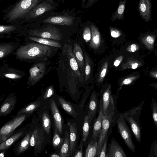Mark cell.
<instances>
[{
  "label": "cell",
  "mask_w": 157,
  "mask_h": 157,
  "mask_svg": "<svg viewBox=\"0 0 157 157\" xmlns=\"http://www.w3.org/2000/svg\"><path fill=\"white\" fill-rule=\"evenodd\" d=\"M17 29L14 25H1L0 26V34L9 33L13 32Z\"/></svg>",
  "instance_id": "obj_41"
},
{
  "label": "cell",
  "mask_w": 157,
  "mask_h": 157,
  "mask_svg": "<svg viewBox=\"0 0 157 157\" xmlns=\"http://www.w3.org/2000/svg\"><path fill=\"white\" fill-rule=\"evenodd\" d=\"M45 25L40 28L29 30V35L36 37L52 40H61L62 35L59 30L54 25L45 24Z\"/></svg>",
  "instance_id": "obj_5"
},
{
  "label": "cell",
  "mask_w": 157,
  "mask_h": 157,
  "mask_svg": "<svg viewBox=\"0 0 157 157\" xmlns=\"http://www.w3.org/2000/svg\"><path fill=\"white\" fill-rule=\"evenodd\" d=\"M29 38L37 43L56 48H60L61 44L56 40L39 37L36 36H29Z\"/></svg>",
  "instance_id": "obj_28"
},
{
  "label": "cell",
  "mask_w": 157,
  "mask_h": 157,
  "mask_svg": "<svg viewBox=\"0 0 157 157\" xmlns=\"http://www.w3.org/2000/svg\"><path fill=\"white\" fill-rule=\"evenodd\" d=\"M119 132L129 150L136 153V147L132 137V132L127 125L124 116L121 113L117 121Z\"/></svg>",
  "instance_id": "obj_7"
},
{
  "label": "cell",
  "mask_w": 157,
  "mask_h": 157,
  "mask_svg": "<svg viewBox=\"0 0 157 157\" xmlns=\"http://www.w3.org/2000/svg\"><path fill=\"white\" fill-rule=\"evenodd\" d=\"M126 1V0L120 1L117 9L111 17V20L114 21L116 19L123 20Z\"/></svg>",
  "instance_id": "obj_31"
},
{
  "label": "cell",
  "mask_w": 157,
  "mask_h": 157,
  "mask_svg": "<svg viewBox=\"0 0 157 157\" xmlns=\"http://www.w3.org/2000/svg\"><path fill=\"white\" fill-rule=\"evenodd\" d=\"M45 65L43 62L33 65L29 70V80L32 85L35 84L43 77L45 71Z\"/></svg>",
  "instance_id": "obj_11"
},
{
  "label": "cell",
  "mask_w": 157,
  "mask_h": 157,
  "mask_svg": "<svg viewBox=\"0 0 157 157\" xmlns=\"http://www.w3.org/2000/svg\"><path fill=\"white\" fill-rule=\"evenodd\" d=\"M66 52L68 57L69 65L74 73L76 78L81 82L83 81V77L80 73L78 69V66L74 54L72 52V47L70 45L67 48Z\"/></svg>",
  "instance_id": "obj_12"
},
{
  "label": "cell",
  "mask_w": 157,
  "mask_h": 157,
  "mask_svg": "<svg viewBox=\"0 0 157 157\" xmlns=\"http://www.w3.org/2000/svg\"><path fill=\"white\" fill-rule=\"evenodd\" d=\"M139 48L138 45L136 44H132L127 48L126 50L129 52H134L137 51Z\"/></svg>",
  "instance_id": "obj_48"
},
{
  "label": "cell",
  "mask_w": 157,
  "mask_h": 157,
  "mask_svg": "<svg viewBox=\"0 0 157 157\" xmlns=\"http://www.w3.org/2000/svg\"><path fill=\"white\" fill-rule=\"evenodd\" d=\"M139 10L141 17L146 21L151 17V6L150 0H140Z\"/></svg>",
  "instance_id": "obj_17"
},
{
  "label": "cell",
  "mask_w": 157,
  "mask_h": 157,
  "mask_svg": "<svg viewBox=\"0 0 157 157\" xmlns=\"http://www.w3.org/2000/svg\"><path fill=\"white\" fill-rule=\"evenodd\" d=\"M54 127V133L52 139L53 145L55 148H60L63 142L64 139L60 137L57 128L55 126Z\"/></svg>",
  "instance_id": "obj_37"
},
{
  "label": "cell",
  "mask_w": 157,
  "mask_h": 157,
  "mask_svg": "<svg viewBox=\"0 0 157 157\" xmlns=\"http://www.w3.org/2000/svg\"><path fill=\"white\" fill-rule=\"evenodd\" d=\"M16 97L14 95H9L2 103L0 109V116L8 115L14 109L16 103Z\"/></svg>",
  "instance_id": "obj_15"
},
{
  "label": "cell",
  "mask_w": 157,
  "mask_h": 157,
  "mask_svg": "<svg viewBox=\"0 0 157 157\" xmlns=\"http://www.w3.org/2000/svg\"><path fill=\"white\" fill-rule=\"evenodd\" d=\"M40 106V102L39 101L31 102L22 108L17 113V115L22 114H29L32 113Z\"/></svg>",
  "instance_id": "obj_29"
},
{
  "label": "cell",
  "mask_w": 157,
  "mask_h": 157,
  "mask_svg": "<svg viewBox=\"0 0 157 157\" xmlns=\"http://www.w3.org/2000/svg\"><path fill=\"white\" fill-rule=\"evenodd\" d=\"M43 24L53 25L70 26L74 22V17L71 16L61 14L60 12H54L51 14L40 22Z\"/></svg>",
  "instance_id": "obj_9"
},
{
  "label": "cell",
  "mask_w": 157,
  "mask_h": 157,
  "mask_svg": "<svg viewBox=\"0 0 157 157\" xmlns=\"http://www.w3.org/2000/svg\"><path fill=\"white\" fill-rule=\"evenodd\" d=\"M44 0H19L4 11L3 20L7 23L24 22L26 15Z\"/></svg>",
  "instance_id": "obj_1"
},
{
  "label": "cell",
  "mask_w": 157,
  "mask_h": 157,
  "mask_svg": "<svg viewBox=\"0 0 157 157\" xmlns=\"http://www.w3.org/2000/svg\"><path fill=\"white\" fill-rule=\"evenodd\" d=\"M151 109L154 125L157 128V102L153 97L151 98Z\"/></svg>",
  "instance_id": "obj_38"
},
{
  "label": "cell",
  "mask_w": 157,
  "mask_h": 157,
  "mask_svg": "<svg viewBox=\"0 0 157 157\" xmlns=\"http://www.w3.org/2000/svg\"><path fill=\"white\" fill-rule=\"evenodd\" d=\"M60 157H69L71 155L70 149V135L68 132H65L64 141L59 151Z\"/></svg>",
  "instance_id": "obj_23"
},
{
  "label": "cell",
  "mask_w": 157,
  "mask_h": 157,
  "mask_svg": "<svg viewBox=\"0 0 157 157\" xmlns=\"http://www.w3.org/2000/svg\"><path fill=\"white\" fill-rule=\"evenodd\" d=\"M156 94H157V93Z\"/></svg>",
  "instance_id": "obj_57"
},
{
  "label": "cell",
  "mask_w": 157,
  "mask_h": 157,
  "mask_svg": "<svg viewBox=\"0 0 157 157\" xmlns=\"http://www.w3.org/2000/svg\"><path fill=\"white\" fill-rule=\"evenodd\" d=\"M5 77L13 79H19L21 78V76L19 75L14 73H7L4 75Z\"/></svg>",
  "instance_id": "obj_51"
},
{
  "label": "cell",
  "mask_w": 157,
  "mask_h": 157,
  "mask_svg": "<svg viewBox=\"0 0 157 157\" xmlns=\"http://www.w3.org/2000/svg\"><path fill=\"white\" fill-rule=\"evenodd\" d=\"M155 37L154 35L147 34L140 38V41L149 50H152L154 47Z\"/></svg>",
  "instance_id": "obj_30"
},
{
  "label": "cell",
  "mask_w": 157,
  "mask_h": 157,
  "mask_svg": "<svg viewBox=\"0 0 157 157\" xmlns=\"http://www.w3.org/2000/svg\"><path fill=\"white\" fill-rule=\"evenodd\" d=\"M50 106L54 122V126L59 134L61 135L63 132L62 117L53 98H52L50 101Z\"/></svg>",
  "instance_id": "obj_13"
},
{
  "label": "cell",
  "mask_w": 157,
  "mask_h": 157,
  "mask_svg": "<svg viewBox=\"0 0 157 157\" xmlns=\"http://www.w3.org/2000/svg\"><path fill=\"white\" fill-rule=\"evenodd\" d=\"M26 114L19 115L4 124L0 130V144L13 135L14 130L25 120Z\"/></svg>",
  "instance_id": "obj_6"
},
{
  "label": "cell",
  "mask_w": 157,
  "mask_h": 157,
  "mask_svg": "<svg viewBox=\"0 0 157 157\" xmlns=\"http://www.w3.org/2000/svg\"><path fill=\"white\" fill-rule=\"evenodd\" d=\"M40 140L39 135L38 134V130L35 129L31 133L30 139L29 144L31 147H35L37 148L40 144Z\"/></svg>",
  "instance_id": "obj_34"
},
{
  "label": "cell",
  "mask_w": 157,
  "mask_h": 157,
  "mask_svg": "<svg viewBox=\"0 0 157 157\" xmlns=\"http://www.w3.org/2000/svg\"><path fill=\"white\" fill-rule=\"evenodd\" d=\"M58 100L62 108L68 114L74 119L77 117L79 113L71 103L59 96H58Z\"/></svg>",
  "instance_id": "obj_18"
},
{
  "label": "cell",
  "mask_w": 157,
  "mask_h": 157,
  "mask_svg": "<svg viewBox=\"0 0 157 157\" xmlns=\"http://www.w3.org/2000/svg\"><path fill=\"white\" fill-rule=\"evenodd\" d=\"M70 129V149L71 155L75 151L77 144L78 138L77 128L75 122H68Z\"/></svg>",
  "instance_id": "obj_20"
},
{
  "label": "cell",
  "mask_w": 157,
  "mask_h": 157,
  "mask_svg": "<svg viewBox=\"0 0 157 157\" xmlns=\"http://www.w3.org/2000/svg\"><path fill=\"white\" fill-rule=\"evenodd\" d=\"M98 141L92 139L89 142L86 151V157H97Z\"/></svg>",
  "instance_id": "obj_27"
},
{
  "label": "cell",
  "mask_w": 157,
  "mask_h": 157,
  "mask_svg": "<svg viewBox=\"0 0 157 157\" xmlns=\"http://www.w3.org/2000/svg\"><path fill=\"white\" fill-rule=\"evenodd\" d=\"M144 102L145 99H144L137 106L133 107L130 109L121 113L125 121L130 126L134 136L138 143H140L141 141L142 129L139 117L142 113Z\"/></svg>",
  "instance_id": "obj_4"
},
{
  "label": "cell",
  "mask_w": 157,
  "mask_h": 157,
  "mask_svg": "<svg viewBox=\"0 0 157 157\" xmlns=\"http://www.w3.org/2000/svg\"><path fill=\"white\" fill-rule=\"evenodd\" d=\"M148 85L149 86L157 90V82L149 84Z\"/></svg>",
  "instance_id": "obj_53"
},
{
  "label": "cell",
  "mask_w": 157,
  "mask_h": 157,
  "mask_svg": "<svg viewBox=\"0 0 157 157\" xmlns=\"http://www.w3.org/2000/svg\"><path fill=\"white\" fill-rule=\"evenodd\" d=\"M111 89V86L109 85L101 91L100 97L102 101L104 116H106L108 110L115 106Z\"/></svg>",
  "instance_id": "obj_10"
},
{
  "label": "cell",
  "mask_w": 157,
  "mask_h": 157,
  "mask_svg": "<svg viewBox=\"0 0 157 157\" xmlns=\"http://www.w3.org/2000/svg\"><path fill=\"white\" fill-rule=\"evenodd\" d=\"M108 65V61H106L103 63L98 76V82H101L103 80L106 73Z\"/></svg>",
  "instance_id": "obj_40"
},
{
  "label": "cell",
  "mask_w": 157,
  "mask_h": 157,
  "mask_svg": "<svg viewBox=\"0 0 157 157\" xmlns=\"http://www.w3.org/2000/svg\"><path fill=\"white\" fill-rule=\"evenodd\" d=\"M91 31L88 26L85 27L83 33V37L86 42L90 40L91 38Z\"/></svg>",
  "instance_id": "obj_43"
},
{
  "label": "cell",
  "mask_w": 157,
  "mask_h": 157,
  "mask_svg": "<svg viewBox=\"0 0 157 157\" xmlns=\"http://www.w3.org/2000/svg\"><path fill=\"white\" fill-rule=\"evenodd\" d=\"M90 122L88 115H86L84 118L83 126V138L82 140L85 142L89 135L90 129Z\"/></svg>",
  "instance_id": "obj_35"
},
{
  "label": "cell",
  "mask_w": 157,
  "mask_h": 157,
  "mask_svg": "<svg viewBox=\"0 0 157 157\" xmlns=\"http://www.w3.org/2000/svg\"><path fill=\"white\" fill-rule=\"evenodd\" d=\"M115 109V108L108 110L106 116L103 117L101 131L98 141L97 157H99L102 145L105 139L107 137L108 131L113 122Z\"/></svg>",
  "instance_id": "obj_8"
},
{
  "label": "cell",
  "mask_w": 157,
  "mask_h": 157,
  "mask_svg": "<svg viewBox=\"0 0 157 157\" xmlns=\"http://www.w3.org/2000/svg\"><path fill=\"white\" fill-rule=\"evenodd\" d=\"M31 133V132L27 133L20 142L15 151L16 155H19L27 150L30 145V139Z\"/></svg>",
  "instance_id": "obj_25"
},
{
  "label": "cell",
  "mask_w": 157,
  "mask_h": 157,
  "mask_svg": "<svg viewBox=\"0 0 157 157\" xmlns=\"http://www.w3.org/2000/svg\"><path fill=\"white\" fill-rule=\"evenodd\" d=\"M110 30L111 35V36L113 37H118L121 35V32L118 30L116 28H111Z\"/></svg>",
  "instance_id": "obj_49"
},
{
  "label": "cell",
  "mask_w": 157,
  "mask_h": 157,
  "mask_svg": "<svg viewBox=\"0 0 157 157\" xmlns=\"http://www.w3.org/2000/svg\"><path fill=\"white\" fill-rule=\"evenodd\" d=\"M58 5V2L54 0L44 1L26 15L24 22H40L53 13Z\"/></svg>",
  "instance_id": "obj_3"
},
{
  "label": "cell",
  "mask_w": 157,
  "mask_h": 157,
  "mask_svg": "<svg viewBox=\"0 0 157 157\" xmlns=\"http://www.w3.org/2000/svg\"><path fill=\"white\" fill-rule=\"evenodd\" d=\"M13 46L10 44H2L0 45V58H4L12 50Z\"/></svg>",
  "instance_id": "obj_39"
},
{
  "label": "cell",
  "mask_w": 157,
  "mask_h": 157,
  "mask_svg": "<svg viewBox=\"0 0 157 157\" xmlns=\"http://www.w3.org/2000/svg\"><path fill=\"white\" fill-rule=\"evenodd\" d=\"M148 157H157V140H155L152 144Z\"/></svg>",
  "instance_id": "obj_42"
},
{
  "label": "cell",
  "mask_w": 157,
  "mask_h": 157,
  "mask_svg": "<svg viewBox=\"0 0 157 157\" xmlns=\"http://www.w3.org/2000/svg\"><path fill=\"white\" fill-rule=\"evenodd\" d=\"M54 89L52 86H50L45 91L43 97V99L45 100L54 94Z\"/></svg>",
  "instance_id": "obj_44"
},
{
  "label": "cell",
  "mask_w": 157,
  "mask_h": 157,
  "mask_svg": "<svg viewBox=\"0 0 157 157\" xmlns=\"http://www.w3.org/2000/svg\"><path fill=\"white\" fill-rule=\"evenodd\" d=\"M49 156L51 157H60L59 154L54 153H51Z\"/></svg>",
  "instance_id": "obj_54"
},
{
  "label": "cell",
  "mask_w": 157,
  "mask_h": 157,
  "mask_svg": "<svg viewBox=\"0 0 157 157\" xmlns=\"http://www.w3.org/2000/svg\"><path fill=\"white\" fill-rule=\"evenodd\" d=\"M83 155V146L82 142H80L73 156L74 157H82Z\"/></svg>",
  "instance_id": "obj_46"
},
{
  "label": "cell",
  "mask_w": 157,
  "mask_h": 157,
  "mask_svg": "<svg viewBox=\"0 0 157 157\" xmlns=\"http://www.w3.org/2000/svg\"><path fill=\"white\" fill-rule=\"evenodd\" d=\"M5 150L2 152H1L0 154V157H3L4 156V151Z\"/></svg>",
  "instance_id": "obj_55"
},
{
  "label": "cell",
  "mask_w": 157,
  "mask_h": 157,
  "mask_svg": "<svg viewBox=\"0 0 157 157\" xmlns=\"http://www.w3.org/2000/svg\"><path fill=\"white\" fill-rule=\"evenodd\" d=\"M45 0H48V1H54L55 0H44V1H45ZM61 0L63 1V0Z\"/></svg>",
  "instance_id": "obj_56"
},
{
  "label": "cell",
  "mask_w": 157,
  "mask_h": 157,
  "mask_svg": "<svg viewBox=\"0 0 157 157\" xmlns=\"http://www.w3.org/2000/svg\"><path fill=\"white\" fill-rule=\"evenodd\" d=\"M43 126L46 132L49 134L50 132L51 122L48 112L45 111L42 115Z\"/></svg>",
  "instance_id": "obj_33"
},
{
  "label": "cell",
  "mask_w": 157,
  "mask_h": 157,
  "mask_svg": "<svg viewBox=\"0 0 157 157\" xmlns=\"http://www.w3.org/2000/svg\"><path fill=\"white\" fill-rule=\"evenodd\" d=\"M85 81H87L90 77L91 67L92 61L88 55L86 53L85 55Z\"/></svg>",
  "instance_id": "obj_36"
},
{
  "label": "cell",
  "mask_w": 157,
  "mask_h": 157,
  "mask_svg": "<svg viewBox=\"0 0 157 157\" xmlns=\"http://www.w3.org/2000/svg\"><path fill=\"white\" fill-rule=\"evenodd\" d=\"M143 65V63L140 60L137 59L131 58L127 60L124 63L122 64L123 69H125L130 68L132 69H136L140 67Z\"/></svg>",
  "instance_id": "obj_32"
},
{
  "label": "cell",
  "mask_w": 157,
  "mask_h": 157,
  "mask_svg": "<svg viewBox=\"0 0 157 157\" xmlns=\"http://www.w3.org/2000/svg\"><path fill=\"white\" fill-rule=\"evenodd\" d=\"M108 137H106L104 141L101 148L99 157H106Z\"/></svg>",
  "instance_id": "obj_45"
},
{
  "label": "cell",
  "mask_w": 157,
  "mask_h": 157,
  "mask_svg": "<svg viewBox=\"0 0 157 157\" xmlns=\"http://www.w3.org/2000/svg\"><path fill=\"white\" fill-rule=\"evenodd\" d=\"M148 75L150 77L157 79V67L151 69L148 72Z\"/></svg>",
  "instance_id": "obj_50"
},
{
  "label": "cell",
  "mask_w": 157,
  "mask_h": 157,
  "mask_svg": "<svg viewBox=\"0 0 157 157\" xmlns=\"http://www.w3.org/2000/svg\"><path fill=\"white\" fill-rule=\"evenodd\" d=\"M52 50L49 46L40 43H31L19 47L17 50V58L32 59L50 56Z\"/></svg>",
  "instance_id": "obj_2"
},
{
  "label": "cell",
  "mask_w": 157,
  "mask_h": 157,
  "mask_svg": "<svg viewBox=\"0 0 157 157\" xmlns=\"http://www.w3.org/2000/svg\"><path fill=\"white\" fill-rule=\"evenodd\" d=\"M91 38L90 45L91 48L95 49L98 48L101 43V36L100 33L97 28L92 24L90 25Z\"/></svg>",
  "instance_id": "obj_21"
},
{
  "label": "cell",
  "mask_w": 157,
  "mask_h": 157,
  "mask_svg": "<svg viewBox=\"0 0 157 157\" xmlns=\"http://www.w3.org/2000/svg\"><path fill=\"white\" fill-rule=\"evenodd\" d=\"M73 52L81 71L83 74L85 66L83 53L80 46L76 43L74 44Z\"/></svg>",
  "instance_id": "obj_22"
},
{
  "label": "cell",
  "mask_w": 157,
  "mask_h": 157,
  "mask_svg": "<svg viewBox=\"0 0 157 157\" xmlns=\"http://www.w3.org/2000/svg\"><path fill=\"white\" fill-rule=\"evenodd\" d=\"M98 95L94 90L92 91L89 101L88 114L91 123L97 112L98 106Z\"/></svg>",
  "instance_id": "obj_19"
},
{
  "label": "cell",
  "mask_w": 157,
  "mask_h": 157,
  "mask_svg": "<svg viewBox=\"0 0 157 157\" xmlns=\"http://www.w3.org/2000/svg\"><path fill=\"white\" fill-rule=\"evenodd\" d=\"M99 112L97 118L94 123L92 130V139L97 140L101 134L102 122L103 119L102 101L100 98L99 101Z\"/></svg>",
  "instance_id": "obj_14"
},
{
  "label": "cell",
  "mask_w": 157,
  "mask_h": 157,
  "mask_svg": "<svg viewBox=\"0 0 157 157\" xmlns=\"http://www.w3.org/2000/svg\"><path fill=\"white\" fill-rule=\"evenodd\" d=\"M140 73L137 72H134L125 77L121 82L118 92L121 89L123 86L132 85L140 78Z\"/></svg>",
  "instance_id": "obj_26"
},
{
  "label": "cell",
  "mask_w": 157,
  "mask_h": 157,
  "mask_svg": "<svg viewBox=\"0 0 157 157\" xmlns=\"http://www.w3.org/2000/svg\"><path fill=\"white\" fill-rule=\"evenodd\" d=\"M127 156L122 147L117 141L111 138L109 144V149L106 157H127Z\"/></svg>",
  "instance_id": "obj_16"
},
{
  "label": "cell",
  "mask_w": 157,
  "mask_h": 157,
  "mask_svg": "<svg viewBox=\"0 0 157 157\" xmlns=\"http://www.w3.org/2000/svg\"><path fill=\"white\" fill-rule=\"evenodd\" d=\"M123 56H121L118 57V58L115 60L114 63V65L117 67L120 64L123 59Z\"/></svg>",
  "instance_id": "obj_52"
},
{
  "label": "cell",
  "mask_w": 157,
  "mask_h": 157,
  "mask_svg": "<svg viewBox=\"0 0 157 157\" xmlns=\"http://www.w3.org/2000/svg\"><path fill=\"white\" fill-rule=\"evenodd\" d=\"M97 0H82V7L86 8L92 5Z\"/></svg>",
  "instance_id": "obj_47"
},
{
  "label": "cell",
  "mask_w": 157,
  "mask_h": 157,
  "mask_svg": "<svg viewBox=\"0 0 157 157\" xmlns=\"http://www.w3.org/2000/svg\"><path fill=\"white\" fill-rule=\"evenodd\" d=\"M23 132L20 131L12 135L6 140L0 144V150L4 151L9 148L11 146L23 135Z\"/></svg>",
  "instance_id": "obj_24"
}]
</instances>
